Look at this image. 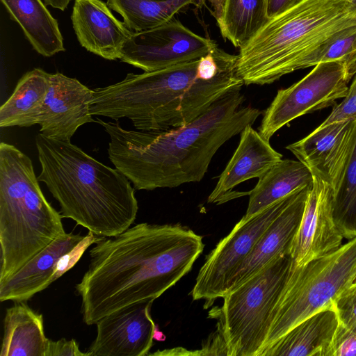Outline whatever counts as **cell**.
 I'll use <instances>...</instances> for the list:
<instances>
[{
    "label": "cell",
    "instance_id": "cell-1",
    "mask_svg": "<svg viewBox=\"0 0 356 356\" xmlns=\"http://www.w3.org/2000/svg\"><path fill=\"white\" fill-rule=\"evenodd\" d=\"M94 245L75 286L88 325L132 304L154 301L191 270L204 248L201 235L179 223L137 224Z\"/></svg>",
    "mask_w": 356,
    "mask_h": 356
},
{
    "label": "cell",
    "instance_id": "cell-2",
    "mask_svg": "<svg viewBox=\"0 0 356 356\" xmlns=\"http://www.w3.org/2000/svg\"><path fill=\"white\" fill-rule=\"evenodd\" d=\"M241 90L228 92L188 124L166 131L127 130L97 118L109 136L110 161L137 190L201 181L218 149L261 113L241 106Z\"/></svg>",
    "mask_w": 356,
    "mask_h": 356
},
{
    "label": "cell",
    "instance_id": "cell-3",
    "mask_svg": "<svg viewBox=\"0 0 356 356\" xmlns=\"http://www.w3.org/2000/svg\"><path fill=\"white\" fill-rule=\"evenodd\" d=\"M236 56L216 44L200 59L163 69L127 74L116 83L92 90V115L127 118L137 130L184 127L228 92L244 85Z\"/></svg>",
    "mask_w": 356,
    "mask_h": 356
},
{
    "label": "cell",
    "instance_id": "cell-4",
    "mask_svg": "<svg viewBox=\"0 0 356 356\" xmlns=\"http://www.w3.org/2000/svg\"><path fill=\"white\" fill-rule=\"evenodd\" d=\"M35 140L41 165L38 179L58 201L63 218L100 237L114 236L130 227L138 204L131 181L122 172L70 142L41 133Z\"/></svg>",
    "mask_w": 356,
    "mask_h": 356
},
{
    "label": "cell",
    "instance_id": "cell-5",
    "mask_svg": "<svg viewBox=\"0 0 356 356\" xmlns=\"http://www.w3.org/2000/svg\"><path fill=\"white\" fill-rule=\"evenodd\" d=\"M356 31V4L347 0H300L270 19L236 55L244 85L270 84L315 66L331 44Z\"/></svg>",
    "mask_w": 356,
    "mask_h": 356
},
{
    "label": "cell",
    "instance_id": "cell-6",
    "mask_svg": "<svg viewBox=\"0 0 356 356\" xmlns=\"http://www.w3.org/2000/svg\"><path fill=\"white\" fill-rule=\"evenodd\" d=\"M31 159L0 144V282L16 273L60 236L62 216L47 200Z\"/></svg>",
    "mask_w": 356,
    "mask_h": 356
},
{
    "label": "cell",
    "instance_id": "cell-7",
    "mask_svg": "<svg viewBox=\"0 0 356 356\" xmlns=\"http://www.w3.org/2000/svg\"><path fill=\"white\" fill-rule=\"evenodd\" d=\"M355 282L356 238L302 266L291 264L263 350L304 320L334 307L337 298Z\"/></svg>",
    "mask_w": 356,
    "mask_h": 356
},
{
    "label": "cell",
    "instance_id": "cell-8",
    "mask_svg": "<svg viewBox=\"0 0 356 356\" xmlns=\"http://www.w3.org/2000/svg\"><path fill=\"white\" fill-rule=\"evenodd\" d=\"M292 264L290 254L280 256L224 296L213 309L216 330L227 356H259L271 325V316Z\"/></svg>",
    "mask_w": 356,
    "mask_h": 356
},
{
    "label": "cell",
    "instance_id": "cell-9",
    "mask_svg": "<svg viewBox=\"0 0 356 356\" xmlns=\"http://www.w3.org/2000/svg\"><path fill=\"white\" fill-rule=\"evenodd\" d=\"M295 192L250 218L242 217L207 256L191 291L194 300H204V307L207 308L217 298L224 297L243 262L266 228L289 204Z\"/></svg>",
    "mask_w": 356,
    "mask_h": 356
},
{
    "label": "cell",
    "instance_id": "cell-10",
    "mask_svg": "<svg viewBox=\"0 0 356 356\" xmlns=\"http://www.w3.org/2000/svg\"><path fill=\"white\" fill-rule=\"evenodd\" d=\"M353 77L340 62L319 63L300 81L277 91L264 112L259 134L270 140L276 131L292 120L333 107L346 95Z\"/></svg>",
    "mask_w": 356,
    "mask_h": 356
},
{
    "label": "cell",
    "instance_id": "cell-11",
    "mask_svg": "<svg viewBox=\"0 0 356 356\" xmlns=\"http://www.w3.org/2000/svg\"><path fill=\"white\" fill-rule=\"evenodd\" d=\"M216 45L174 18L157 27L134 32L122 48L120 60L152 72L200 59Z\"/></svg>",
    "mask_w": 356,
    "mask_h": 356
},
{
    "label": "cell",
    "instance_id": "cell-12",
    "mask_svg": "<svg viewBox=\"0 0 356 356\" xmlns=\"http://www.w3.org/2000/svg\"><path fill=\"white\" fill-rule=\"evenodd\" d=\"M355 122L319 125L307 136L286 147L313 177L327 184L333 194L341 181L352 152Z\"/></svg>",
    "mask_w": 356,
    "mask_h": 356
},
{
    "label": "cell",
    "instance_id": "cell-13",
    "mask_svg": "<svg viewBox=\"0 0 356 356\" xmlns=\"http://www.w3.org/2000/svg\"><path fill=\"white\" fill-rule=\"evenodd\" d=\"M333 196L331 187L314 177L290 249L293 266H302L342 245L343 237L334 219Z\"/></svg>",
    "mask_w": 356,
    "mask_h": 356
},
{
    "label": "cell",
    "instance_id": "cell-14",
    "mask_svg": "<svg viewBox=\"0 0 356 356\" xmlns=\"http://www.w3.org/2000/svg\"><path fill=\"white\" fill-rule=\"evenodd\" d=\"M153 302L132 304L98 321L90 356L147 355L156 330L150 314Z\"/></svg>",
    "mask_w": 356,
    "mask_h": 356
},
{
    "label": "cell",
    "instance_id": "cell-15",
    "mask_svg": "<svg viewBox=\"0 0 356 356\" xmlns=\"http://www.w3.org/2000/svg\"><path fill=\"white\" fill-rule=\"evenodd\" d=\"M79 234L65 233L47 245L16 273L0 282L1 302H23L46 289L79 261L72 250L83 238Z\"/></svg>",
    "mask_w": 356,
    "mask_h": 356
},
{
    "label": "cell",
    "instance_id": "cell-16",
    "mask_svg": "<svg viewBox=\"0 0 356 356\" xmlns=\"http://www.w3.org/2000/svg\"><path fill=\"white\" fill-rule=\"evenodd\" d=\"M92 90L74 78L50 74V86L38 119L47 138L70 142L81 125L95 122L90 113Z\"/></svg>",
    "mask_w": 356,
    "mask_h": 356
},
{
    "label": "cell",
    "instance_id": "cell-17",
    "mask_svg": "<svg viewBox=\"0 0 356 356\" xmlns=\"http://www.w3.org/2000/svg\"><path fill=\"white\" fill-rule=\"evenodd\" d=\"M269 141L254 130L252 125L246 126L241 132L236 149L220 175L207 202L219 204L248 195V193H238L232 190L248 179H259L282 159V155L272 147Z\"/></svg>",
    "mask_w": 356,
    "mask_h": 356
},
{
    "label": "cell",
    "instance_id": "cell-18",
    "mask_svg": "<svg viewBox=\"0 0 356 356\" xmlns=\"http://www.w3.org/2000/svg\"><path fill=\"white\" fill-rule=\"evenodd\" d=\"M80 44L105 59H120L122 48L133 34L102 0H75L71 16Z\"/></svg>",
    "mask_w": 356,
    "mask_h": 356
},
{
    "label": "cell",
    "instance_id": "cell-19",
    "mask_svg": "<svg viewBox=\"0 0 356 356\" xmlns=\"http://www.w3.org/2000/svg\"><path fill=\"white\" fill-rule=\"evenodd\" d=\"M312 184L296 191L289 204L266 228L236 273L229 291L241 284L274 259L290 254Z\"/></svg>",
    "mask_w": 356,
    "mask_h": 356
},
{
    "label": "cell",
    "instance_id": "cell-20",
    "mask_svg": "<svg viewBox=\"0 0 356 356\" xmlns=\"http://www.w3.org/2000/svg\"><path fill=\"white\" fill-rule=\"evenodd\" d=\"M338 323L334 307L322 310L296 325L259 356H326Z\"/></svg>",
    "mask_w": 356,
    "mask_h": 356
},
{
    "label": "cell",
    "instance_id": "cell-21",
    "mask_svg": "<svg viewBox=\"0 0 356 356\" xmlns=\"http://www.w3.org/2000/svg\"><path fill=\"white\" fill-rule=\"evenodd\" d=\"M2 339L0 356H45L49 339L42 315L23 301L6 309Z\"/></svg>",
    "mask_w": 356,
    "mask_h": 356
},
{
    "label": "cell",
    "instance_id": "cell-22",
    "mask_svg": "<svg viewBox=\"0 0 356 356\" xmlns=\"http://www.w3.org/2000/svg\"><path fill=\"white\" fill-rule=\"evenodd\" d=\"M313 180L312 172L300 161L280 160L260 177L248 192L249 202L243 216H252L297 190L310 186Z\"/></svg>",
    "mask_w": 356,
    "mask_h": 356
},
{
    "label": "cell",
    "instance_id": "cell-23",
    "mask_svg": "<svg viewBox=\"0 0 356 356\" xmlns=\"http://www.w3.org/2000/svg\"><path fill=\"white\" fill-rule=\"evenodd\" d=\"M33 49L45 57L65 51L57 20L41 0H1Z\"/></svg>",
    "mask_w": 356,
    "mask_h": 356
},
{
    "label": "cell",
    "instance_id": "cell-24",
    "mask_svg": "<svg viewBox=\"0 0 356 356\" xmlns=\"http://www.w3.org/2000/svg\"><path fill=\"white\" fill-rule=\"evenodd\" d=\"M50 86V74L35 68L22 76L0 108V127H31L38 119Z\"/></svg>",
    "mask_w": 356,
    "mask_h": 356
},
{
    "label": "cell",
    "instance_id": "cell-25",
    "mask_svg": "<svg viewBox=\"0 0 356 356\" xmlns=\"http://www.w3.org/2000/svg\"><path fill=\"white\" fill-rule=\"evenodd\" d=\"M221 35L235 47L245 44L270 19L267 0H209Z\"/></svg>",
    "mask_w": 356,
    "mask_h": 356
},
{
    "label": "cell",
    "instance_id": "cell-26",
    "mask_svg": "<svg viewBox=\"0 0 356 356\" xmlns=\"http://www.w3.org/2000/svg\"><path fill=\"white\" fill-rule=\"evenodd\" d=\"M204 0H107L109 8L118 13L124 24L133 32L161 26L175 18L191 5Z\"/></svg>",
    "mask_w": 356,
    "mask_h": 356
},
{
    "label": "cell",
    "instance_id": "cell-27",
    "mask_svg": "<svg viewBox=\"0 0 356 356\" xmlns=\"http://www.w3.org/2000/svg\"><path fill=\"white\" fill-rule=\"evenodd\" d=\"M333 214L343 238H356V122L354 143L341 181L334 193Z\"/></svg>",
    "mask_w": 356,
    "mask_h": 356
},
{
    "label": "cell",
    "instance_id": "cell-28",
    "mask_svg": "<svg viewBox=\"0 0 356 356\" xmlns=\"http://www.w3.org/2000/svg\"><path fill=\"white\" fill-rule=\"evenodd\" d=\"M338 61L348 72L356 74V31L334 41L325 53L322 62Z\"/></svg>",
    "mask_w": 356,
    "mask_h": 356
},
{
    "label": "cell",
    "instance_id": "cell-29",
    "mask_svg": "<svg viewBox=\"0 0 356 356\" xmlns=\"http://www.w3.org/2000/svg\"><path fill=\"white\" fill-rule=\"evenodd\" d=\"M334 308L339 322L356 332V282L337 298Z\"/></svg>",
    "mask_w": 356,
    "mask_h": 356
},
{
    "label": "cell",
    "instance_id": "cell-30",
    "mask_svg": "<svg viewBox=\"0 0 356 356\" xmlns=\"http://www.w3.org/2000/svg\"><path fill=\"white\" fill-rule=\"evenodd\" d=\"M326 356H356V332L339 321Z\"/></svg>",
    "mask_w": 356,
    "mask_h": 356
},
{
    "label": "cell",
    "instance_id": "cell-31",
    "mask_svg": "<svg viewBox=\"0 0 356 356\" xmlns=\"http://www.w3.org/2000/svg\"><path fill=\"white\" fill-rule=\"evenodd\" d=\"M356 120V74L341 103L333 106L328 117L320 124Z\"/></svg>",
    "mask_w": 356,
    "mask_h": 356
},
{
    "label": "cell",
    "instance_id": "cell-32",
    "mask_svg": "<svg viewBox=\"0 0 356 356\" xmlns=\"http://www.w3.org/2000/svg\"><path fill=\"white\" fill-rule=\"evenodd\" d=\"M45 356H90L79 349V344L74 339L67 341L61 339L57 341L49 339Z\"/></svg>",
    "mask_w": 356,
    "mask_h": 356
},
{
    "label": "cell",
    "instance_id": "cell-33",
    "mask_svg": "<svg viewBox=\"0 0 356 356\" xmlns=\"http://www.w3.org/2000/svg\"><path fill=\"white\" fill-rule=\"evenodd\" d=\"M300 0H267L266 13L269 19L275 17L298 4Z\"/></svg>",
    "mask_w": 356,
    "mask_h": 356
},
{
    "label": "cell",
    "instance_id": "cell-34",
    "mask_svg": "<svg viewBox=\"0 0 356 356\" xmlns=\"http://www.w3.org/2000/svg\"><path fill=\"white\" fill-rule=\"evenodd\" d=\"M349 2L354 3L356 1V0H347Z\"/></svg>",
    "mask_w": 356,
    "mask_h": 356
},
{
    "label": "cell",
    "instance_id": "cell-35",
    "mask_svg": "<svg viewBox=\"0 0 356 356\" xmlns=\"http://www.w3.org/2000/svg\"><path fill=\"white\" fill-rule=\"evenodd\" d=\"M44 1H55V0H44Z\"/></svg>",
    "mask_w": 356,
    "mask_h": 356
},
{
    "label": "cell",
    "instance_id": "cell-36",
    "mask_svg": "<svg viewBox=\"0 0 356 356\" xmlns=\"http://www.w3.org/2000/svg\"><path fill=\"white\" fill-rule=\"evenodd\" d=\"M354 3H355V4H356V1H355V2H354Z\"/></svg>",
    "mask_w": 356,
    "mask_h": 356
}]
</instances>
